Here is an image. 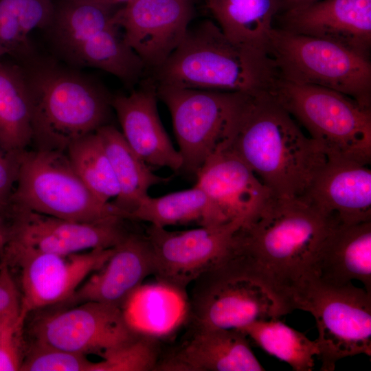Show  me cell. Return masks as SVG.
Returning a JSON list of instances; mask_svg holds the SVG:
<instances>
[{"label": "cell", "instance_id": "cell-1", "mask_svg": "<svg viewBox=\"0 0 371 371\" xmlns=\"http://www.w3.org/2000/svg\"><path fill=\"white\" fill-rule=\"evenodd\" d=\"M304 196H272L234 232L225 260L266 286L289 308L311 278L313 260L336 225Z\"/></svg>", "mask_w": 371, "mask_h": 371}, {"label": "cell", "instance_id": "cell-2", "mask_svg": "<svg viewBox=\"0 0 371 371\" xmlns=\"http://www.w3.org/2000/svg\"><path fill=\"white\" fill-rule=\"evenodd\" d=\"M225 147L276 197L304 196L328 159L267 91L250 95Z\"/></svg>", "mask_w": 371, "mask_h": 371}, {"label": "cell", "instance_id": "cell-3", "mask_svg": "<svg viewBox=\"0 0 371 371\" xmlns=\"http://www.w3.org/2000/svg\"><path fill=\"white\" fill-rule=\"evenodd\" d=\"M21 62L34 149L65 152L74 142L107 124L113 96L95 80L52 60L34 56Z\"/></svg>", "mask_w": 371, "mask_h": 371}, {"label": "cell", "instance_id": "cell-4", "mask_svg": "<svg viewBox=\"0 0 371 371\" xmlns=\"http://www.w3.org/2000/svg\"><path fill=\"white\" fill-rule=\"evenodd\" d=\"M153 74L155 86L250 95L268 91L276 79L267 54L234 43L211 20L189 27Z\"/></svg>", "mask_w": 371, "mask_h": 371}, {"label": "cell", "instance_id": "cell-5", "mask_svg": "<svg viewBox=\"0 0 371 371\" xmlns=\"http://www.w3.org/2000/svg\"><path fill=\"white\" fill-rule=\"evenodd\" d=\"M308 132L327 157L371 161V109L322 87L275 80L267 91Z\"/></svg>", "mask_w": 371, "mask_h": 371}, {"label": "cell", "instance_id": "cell-6", "mask_svg": "<svg viewBox=\"0 0 371 371\" xmlns=\"http://www.w3.org/2000/svg\"><path fill=\"white\" fill-rule=\"evenodd\" d=\"M17 161L16 187L11 197L14 205L78 222L128 219L125 212L91 192L65 152L25 150Z\"/></svg>", "mask_w": 371, "mask_h": 371}, {"label": "cell", "instance_id": "cell-7", "mask_svg": "<svg viewBox=\"0 0 371 371\" xmlns=\"http://www.w3.org/2000/svg\"><path fill=\"white\" fill-rule=\"evenodd\" d=\"M277 78L325 87L371 109V63L338 44L273 27L267 49Z\"/></svg>", "mask_w": 371, "mask_h": 371}, {"label": "cell", "instance_id": "cell-8", "mask_svg": "<svg viewBox=\"0 0 371 371\" xmlns=\"http://www.w3.org/2000/svg\"><path fill=\"white\" fill-rule=\"evenodd\" d=\"M289 307L314 317L321 370H334L345 357L371 356V292L364 288L328 285L311 277L295 292Z\"/></svg>", "mask_w": 371, "mask_h": 371}, {"label": "cell", "instance_id": "cell-9", "mask_svg": "<svg viewBox=\"0 0 371 371\" xmlns=\"http://www.w3.org/2000/svg\"><path fill=\"white\" fill-rule=\"evenodd\" d=\"M155 88L157 97L170 113L183 161L181 170L196 177L206 159L218 147L227 145L251 95L168 86Z\"/></svg>", "mask_w": 371, "mask_h": 371}, {"label": "cell", "instance_id": "cell-10", "mask_svg": "<svg viewBox=\"0 0 371 371\" xmlns=\"http://www.w3.org/2000/svg\"><path fill=\"white\" fill-rule=\"evenodd\" d=\"M188 300L192 332L237 329L291 311L266 286L225 260L199 276Z\"/></svg>", "mask_w": 371, "mask_h": 371}, {"label": "cell", "instance_id": "cell-11", "mask_svg": "<svg viewBox=\"0 0 371 371\" xmlns=\"http://www.w3.org/2000/svg\"><path fill=\"white\" fill-rule=\"evenodd\" d=\"M95 248L67 255L40 251L5 240L1 258L19 272L21 317L34 311L64 304L113 252Z\"/></svg>", "mask_w": 371, "mask_h": 371}, {"label": "cell", "instance_id": "cell-12", "mask_svg": "<svg viewBox=\"0 0 371 371\" xmlns=\"http://www.w3.org/2000/svg\"><path fill=\"white\" fill-rule=\"evenodd\" d=\"M237 221L170 231L149 225L146 236L151 246L153 276L168 289L183 293L201 273L227 257Z\"/></svg>", "mask_w": 371, "mask_h": 371}, {"label": "cell", "instance_id": "cell-13", "mask_svg": "<svg viewBox=\"0 0 371 371\" xmlns=\"http://www.w3.org/2000/svg\"><path fill=\"white\" fill-rule=\"evenodd\" d=\"M31 332L32 342L100 357L141 334L128 324L121 307L98 302L44 315L34 322Z\"/></svg>", "mask_w": 371, "mask_h": 371}, {"label": "cell", "instance_id": "cell-14", "mask_svg": "<svg viewBox=\"0 0 371 371\" xmlns=\"http://www.w3.org/2000/svg\"><path fill=\"white\" fill-rule=\"evenodd\" d=\"M193 15L191 0H131L116 19L126 43L153 71L179 45Z\"/></svg>", "mask_w": 371, "mask_h": 371}, {"label": "cell", "instance_id": "cell-15", "mask_svg": "<svg viewBox=\"0 0 371 371\" xmlns=\"http://www.w3.org/2000/svg\"><path fill=\"white\" fill-rule=\"evenodd\" d=\"M6 240L40 251L60 255L111 248L128 233L124 219L100 223L65 220L15 206Z\"/></svg>", "mask_w": 371, "mask_h": 371}, {"label": "cell", "instance_id": "cell-16", "mask_svg": "<svg viewBox=\"0 0 371 371\" xmlns=\"http://www.w3.org/2000/svg\"><path fill=\"white\" fill-rule=\"evenodd\" d=\"M276 17L279 28L370 57L371 0H321L281 12Z\"/></svg>", "mask_w": 371, "mask_h": 371}, {"label": "cell", "instance_id": "cell-17", "mask_svg": "<svg viewBox=\"0 0 371 371\" xmlns=\"http://www.w3.org/2000/svg\"><path fill=\"white\" fill-rule=\"evenodd\" d=\"M196 184L229 221L242 225L273 196L251 169L229 148H218L196 175Z\"/></svg>", "mask_w": 371, "mask_h": 371}, {"label": "cell", "instance_id": "cell-18", "mask_svg": "<svg viewBox=\"0 0 371 371\" xmlns=\"http://www.w3.org/2000/svg\"><path fill=\"white\" fill-rule=\"evenodd\" d=\"M153 272V255L146 236L128 232L105 264L89 275L63 304L68 308L98 302L122 308Z\"/></svg>", "mask_w": 371, "mask_h": 371}, {"label": "cell", "instance_id": "cell-19", "mask_svg": "<svg viewBox=\"0 0 371 371\" xmlns=\"http://www.w3.org/2000/svg\"><path fill=\"white\" fill-rule=\"evenodd\" d=\"M153 83L128 95L112 97L111 106L130 147L149 166L180 171L183 161L161 122Z\"/></svg>", "mask_w": 371, "mask_h": 371}, {"label": "cell", "instance_id": "cell-20", "mask_svg": "<svg viewBox=\"0 0 371 371\" xmlns=\"http://www.w3.org/2000/svg\"><path fill=\"white\" fill-rule=\"evenodd\" d=\"M304 196L339 224L371 221V170L351 159L328 157Z\"/></svg>", "mask_w": 371, "mask_h": 371}, {"label": "cell", "instance_id": "cell-21", "mask_svg": "<svg viewBox=\"0 0 371 371\" xmlns=\"http://www.w3.org/2000/svg\"><path fill=\"white\" fill-rule=\"evenodd\" d=\"M247 336L237 329L192 332L190 339L165 357L155 370L263 371Z\"/></svg>", "mask_w": 371, "mask_h": 371}, {"label": "cell", "instance_id": "cell-22", "mask_svg": "<svg viewBox=\"0 0 371 371\" xmlns=\"http://www.w3.org/2000/svg\"><path fill=\"white\" fill-rule=\"evenodd\" d=\"M311 277L333 286L355 280L371 292V221L334 226L313 260Z\"/></svg>", "mask_w": 371, "mask_h": 371}, {"label": "cell", "instance_id": "cell-23", "mask_svg": "<svg viewBox=\"0 0 371 371\" xmlns=\"http://www.w3.org/2000/svg\"><path fill=\"white\" fill-rule=\"evenodd\" d=\"M120 5L111 0H61L54 5L47 29L63 59L80 67L102 32L117 22Z\"/></svg>", "mask_w": 371, "mask_h": 371}, {"label": "cell", "instance_id": "cell-24", "mask_svg": "<svg viewBox=\"0 0 371 371\" xmlns=\"http://www.w3.org/2000/svg\"><path fill=\"white\" fill-rule=\"evenodd\" d=\"M207 5L230 40L267 54L281 0H207Z\"/></svg>", "mask_w": 371, "mask_h": 371}, {"label": "cell", "instance_id": "cell-25", "mask_svg": "<svg viewBox=\"0 0 371 371\" xmlns=\"http://www.w3.org/2000/svg\"><path fill=\"white\" fill-rule=\"evenodd\" d=\"M96 131L111 161L119 187V194L111 203L125 212L129 220V214L148 196L149 189L169 181L170 178L155 174L114 126L107 124Z\"/></svg>", "mask_w": 371, "mask_h": 371}, {"label": "cell", "instance_id": "cell-26", "mask_svg": "<svg viewBox=\"0 0 371 371\" xmlns=\"http://www.w3.org/2000/svg\"><path fill=\"white\" fill-rule=\"evenodd\" d=\"M129 220L166 228L192 223L208 226L231 222L196 185L159 197L147 196L129 214Z\"/></svg>", "mask_w": 371, "mask_h": 371}, {"label": "cell", "instance_id": "cell-27", "mask_svg": "<svg viewBox=\"0 0 371 371\" xmlns=\"http://www.w3.org/2000/svg\"><path fill=\"white\" fill-rule=\"evenodd\" d=\"M32 107L21 67L0 59V148L17 157L32 144Z\"/></svg>", "mask_w": 371, "mask_h": 371}, {"label": "cell", "instance_id": "cell-28", "mask_svg": "<svg viewBox=\"0 0 371 371\" xmlns=\"http://www.w3.org/2000/svg\"><path fill=\"white\" fill-rule=\"evenodd\" d=\"M52 0H0V59L19 61L34 56L31 33L47 28L54 13Z\"/></svg>", "mask_w": 371, "mask_h": 371}, {"label": "cell", "instance_id": "cell-29", "mask_svg": "<svg viewBox=\"0 0 371 371\" xmlns=\"http://www.w3.org/2000/svg\"><path fill=\"white\" fill-rule=\"evenodd\" d=\"M269 355L288 363L295 371H311L319 355L315 340L278 319L256 321L240 329Z\"/></svg>", "mask_w": 371, "mask_h": 371}, {"label": "cell", "instance_id": "cell-30", "mask_svg": "<svg viewBox=\"0 0 371 371\" xmlns=\"http://www.w3.org/2000/svg\"><path fill=\"white\" fill-rule=\"evenodd\" d=\"M65 153L78 175L100 200L109 203L118 196L117 179L97 131L74 142Z\"/></svg>", "mask_w": 371, "mask_h": 371}, {"label": "cell", "instance_id": "cell-31", "mask_svg": "<svg viewBox=\"0 0 371 371\" xmlns=\"http://www.w3.org/2000/svg\"><path fill=\"white\" fill-rule=\"evenodd\" d=\"M161 357L158 341L141 333L133 341L114 349L99 361H93L92 371L155 370Z\"/></svg>", "mask_w": 371, "mask_h": 371}, {"label": "cell", "instance_id": "cell-32", "mask_svg": "<svg viewBox=\"0 0 371 371\" xmlns=\"http://www.w3.org/2000/svg\"><path fill=\"white\" fill-rule=\"evenodd\" d=\"M93 365L87 355L32 342L21 371H92Z\"/></svg>", "mask_w": 371, "mask_h": 371}, {"label": "cell", "instance_id": "cell-33", "mask_svg": "<svg viewBox=\"0 0 371 371\" xmlns=\"http://www.w3.org/2000/svg\"><path fill=\"white\" fill-rule=\"evenodd\" d=\"M24 324L20 314L0 318V371H21L26 352Z\"/></svg>", "mask_w": 371, "mask_h": 371}, {"label": "cell", "instance_id": "cell-34", "mask_svg": "<svg viewBox=\"0 0 371 371\" xmlns=\"http://www.w3.org/2000/svg\"><path fill=\"white\" fill-rule=\"evenodd\" d=\"M21 295L11 269L1 260L0 264V318L14 314H20Z\"/></svg>", "mask_w": 371, "mask_h": 371}, {"label": "cell", "instance_id": "cell-35", "mask_svg": "<svg viewBox=\"0 0 371 371\" xmlns=\"http://www.w3.org/2000/svg\"><path fill=\"white\" fill-rule=\"evenodd\" d=\"M18 170L17 157L10 155L0 148V215L7 209L12 195Z\"/></svg>", "mask_w": 371, "mask_h": 371}, {"label": "cell", "instance_id": "cell-36", "mask_svg": "<svg viewBox=\"0 0 371 371\" xmlns=\"http://www.w3.org/2000/svg\"><path fill=\"white\" fill-rule=\"evenodd\" d=\"M321 0H281V12L295 8L297 7L313 3Z\"/></svg>", "mask_w": 371, "mask_h": 371}, {"label": "cell", "instance_id": "cell-37", "mask_svg": "<svg viewBox=\"0 0 371 371\" xmlns=\"http://www.w3.org/2000/svg\"><path fill=\"white\" fill-rule=\"evenodd\" d=\"M6 240V226L4 224H0V257L2 255L4 245Z\"/></svg>", "mask_w": 371, "mask_h": 371}, {"label": "cell", "instance_id": "cell-38", "mask_svg": "<svg viewBox=\"0 0 371 371\" xmlns=\"http://www.w3.org/2000/svg\"><path fill=\"white\" fill-rule=\"evenodd\" d=\"M111 1H113L120 4H122V3L125 4L126 3L128 2L131 0H111Z\"/></svg>", "mask_w": 371, "mask_h": 371}, {"label": "cell", "instance_id": "cell-39", "mask_svg": "<svg viewBox=\"0 0 371 371\" xmlns=\"http://www.w3.org/2000/svg\"><path fill=\"white\" fill-rule=\"evenodd\" d=\"M0 224H3L1 215H0Z\"/></svg>", "mask_w": 371, "mask_h": 371}]
</instances>
